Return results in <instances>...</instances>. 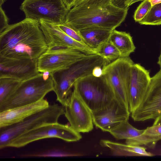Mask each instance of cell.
Segmentation results:
<instances>
[{"label":"cell","mask_w":161,"mask_h":161,"mask_svg":"<svg viewBox=\"0 0 161 161\" xmlns=\"http://www.w3.org/2000/svg\"><path fill=\"white\" fill-rule=\"evenodd\" d=\"M100 145L109 148L113 155L125 156L153 157L154 155L146 151V148L141 146H134L101 140Z\"/></svg>","instance_id":"d6986e66"},{"label":"cell","mask_w":161,"mask_h":161,"mask_svg":"<svg viewBox=\"0 0 161 161\" xmlns=\"http://www.w3.org/2000/svg\"><path fill=\"white\" fill-rule=\"evenodd\" d=\"M7 0H0V5L1 6Z\"/></svg>","instance_id":"74e56055"},{"label":"cell","mask_w":161,"mask_h":161,"mask_svg":"<svg viewBox=\"0 0 161 161\" xmlns=\"http://www.w3.org/2000/svg\"><path fill=\"white\" fill-rule=\"evenodd\" d=\"M74 90L92 113L105 107L115 97L114 92L103 75L97 77L92 74L77 80Z\"/></svg>","instance_id":"5b68a950"},{"label":"cell","mask_w":161,"mask_h":161,"mask_svg":"<svg viewBox=\"0 0 161 161\" xmlns=\"http://www.w3.org/2000/svg\"><path fill=\"white\" fill-rule=\"evenodd\" d=\"M130 113L129 109L115 97L109 104L92 115L96 127L109 132L122 122L128 120Z\"/></svg>","instance_id":"4fadbf2b"},{"label":"cell","mask_w":161,"mask_h":161,"mask_svg":"<svg viewBox=\"0 0 161 161\" xmlns=\"http://www.w3.org/2000/svg\"><path fill=\"white\" fill-rule=\"evenodd\" d=\"M20 81L10 78H0V103L8 97Z\"/></svg>","instance_id":"cb8c5ba5"},{"label":"cell","mask_w":161,"mask_h":161,"mask_svg":"<svg viewBox=\"0 0 161 161\" xmlns=\"http://www.w3.org/2000/svg\"><path fill=\"white\" fill-rule=\"evenodd\" d=\"M129 57H120L103 67V75L112 88L115 97L129 109L128 96L131 67Z\"/></svg>","instance_id":"52a82bcc"},{"label":"cell","mask_w":161,"mask_h":161,"mask_svg":"<svg viewBox=\"0 0 161 161\" xmlns=\"http://www.w3.org/2000/svg\"><path fill=\"white\" fill-rule=\"evenodd\" d=\"M64 112V106L54 103L21 122L0 128V148L8 147L13 141L27 132L43 125L58 122Z\"/></svg>","instance_id":"8992f818"},{"label":"cell","mask_w":161,"mask_h":161,"mask_svg":"<svg viewBox=\"0 0 161 161\" xmlns=\"http://www.w3.org/2000/svg\"><path fill=\"white\" fill-rule=\"evenodd\" d=\"M144 130L137 129L131 125L128 120L125 121L109 132L116 139H125L126 144L134 146L145 145L153 148L158 142L143 134Z\"/></svg>","instance_id":"e0dca14e"},{"label":"cell","mask_w":161,"mask_h":161,"mask_svg":"<svg viewBox=\"0 0 161 161\" xmlns=\"http://www.w3.org/2000/svg\"><path fill=\"white\" fill-rule=\"evenodd\" d=\"M128 9L119 8L112 3L79 11L70 9L64 23L77 31L90 27L113 31L125 20Z\"/></svg>","instance_id":"7a4b0ae2"},{"label":"cell","mask_w":161,"mask_h":161,"mask_svg":"<svg viewBox=\"0 0 161 161\" xmlns=\"http://www.w3.org/2000/svg\"><path fill=\"white\" fill-rule=\"evenodd\" d=\"M46 99L35 103L0 112V128L21 122L29 116L47 107Z\"/></svg>","instance_id":"ac0fdd59"},{"label":"cell","mask_w":161,"mask_h":161,"mask_svg":"<svg viewBox=\"0 0 161 161\" xmlns=\"http://www.w3.org/2000/svg\"><path fill=\"white\" fill-rule=\"evenodd\" d=\"M111 3V0H83L74 5L70 9L75 11H81L96 7L105 5Z\"/></svg>","instance_id":"d4e9b609"},{"label":"cell","mask_w":161,"mask_h":161,"mask_svg":"<svg viewBox=\"0 0 161 161\" xmlns=\"http://www.w3.org/2000/svg\"><path fill=\"white\" fill-rule=\"evenodd\" d=\"M109 40L119 51L121 57H129L136 49L130 33L115 29L112 31Z\"/></svg>","instance_id":"44dd1931"},{"label":"cell","mask_w":161,"mask_h":161,"mask_svg":"<svg viewBox=\"0 0 161 161\" xmlns=\"http://www.w3.org/2000/svg\"><path fill=\"white\" fill-rule=\"evenodd\" d=\"M154 120L153 125H161V115Z\"/></svg>","instance_id":"d6a6232c"},{"label":"cell","mask_w":161,"mask_h":161,"mask_svg":"<svg viewBox=\"0 0 161 161\" xmlns=\"http://www.w3.org/2000/svg\"><path fill=\"white\" fill-rule=\"evenodd\" d=\"M130 0H112V3L115 6L120 8H127V5Z\"/></svg>","instance_id":"f546056e"},{"label":"cell","mask_w":161,"mask_h":161,"mask_svg":"<svg viewBox=\"0 0 161 161\" xmlns=\"http://www.w3.org/2000/svg\"><path fill=\"white\" fill-rule=\"evenodd\" d=\"M138 23L144 25H161V3L152 5L145 16Z\"/></svg>","instance_id":"603a6c76"},{"label":"cell","mask_w":161,"mask_h":161,"mask_svg":"<svg viewBox=\"0 0 161 161\" xmlns=\"http://www.w3.org/2000/svg\"><path fill=\"white\" fill-rule=\"evenodd\" d=\"M39 22L26 18L0 33V56L38 59L48 49Z\"/></svg>","instance_id":"6da1fadb"},{"label":"cell","mask_w":161,"mask_h":161,"mask_svg":"<svg viewBox=\"0 0 161 161\" xmlns=\"http://www.w3.org/2000/svg\"><path fill=\"white\" fill-rule=\"evenodd\" d=\"M97 53L105 59L108 64L121 57L120 52L109 40L96 51Z\"/></svg>","instance_id":"7402d4cb"},{"label":"cell","mask_w":161,"mask_h":161,"mask_svg":"<svg viewBox=\"0 0 161 161\" xmlns=\"http://www.w3.org/2000/svg\"><path fill=\"white\" fill-rule=\"evenodd\" d=\"M149 71L139 64L131 66L128 92L129 110L130 113L139 105L150 83Z\"/></svg>","instance_id":"2e32d148"},{"label":"cell","mask_w":161,"mask_h":161,"mask_svg":"<svg viewBox=\"0 0 161 161\" xmlns=\"http://www.w3.org/2000/svg\"><path fill=\"white\" fill-rule=\"evenodd\" d=\"M56 25L60 29L69 36L78 42L86 45L78 31L64 23Z\"/></svg>","instance_id":"4316f807"},{"label":"cell","mask_w":161,"mask_h":161,"mask_svg":"<svg viewBox=\"0 0 161 161\" xmlns=\"http://www.w3.org/2000/svg\"><path fill=\"white\" fill-rule=\"evenodd\" d=\"M103 67L101 66H97L93 69L92 74L94 76L99 77L103 75Z\"/></svg>","instance_id":"4dcf8cb0"},{"label":"cell","mask_w":161,"mask_h":161,"mask_svg":"<svg viewBox=\"0 0 161 161\" xmlns=\"http://www.w3.org/2000/svg\"><path fill=\"white\" fill-rule=\"evenodd\" d=\"M90 55L72 48H48L38 58V71L52 73L64 70Z\"/></svg>","instance_id":"30bf717a"},{"label":"cell","mask_w":161,"mask_h":161,"mask_svg":"<svg viewBox=\"0 0 161 161\" xmlns=\"http://www.w3.org/2000/svg\"><path fill=\"white\" fill-rule=\"evenodd\" d=\"M83 0H76L75 2V3H74V5H76V4L78 3H80V2H81V1H82Z\"/></svg>","instance_id":"8d00e7d4"},{"label":"cell","mask_w":161,"mask_h":161,"mask_svg":"<svg viewBox=\"0 0 161 161\" xmlns=\"http://www.w3.org/2000/svg\"><path fill=\"white\" fill-rule=\"evenodd\" d=\"M112 31L100 27H90L78 31L86 45L96 52L97 49L109 40Z\"/></svg>","instance_id":"ffe728a7"},{"label":"cell","mask_w":161,"mask_h":161,"mask_svg":"<svg viewBox=\"0 0 161 161\" xmlns=\"http://www.w3.org/2000/svg\"><path fill=\"white\" fill-rule=\"evenodd\" d=\"M144 0H130V2L128 3L127 5V7L128 8L129 7L133 4L134 3L136 2L144 1Z\"/></svg>","instance_id":"836d02e7"},{"label":"cell","mask_w":161,"mask_h":161,"mask_svg":"<svg viewBox=\"0 0 161 161\" xmlns=\"http://www.w3.org/2000/svg\"><path fill=\"white\" fill-rule=\"evenodd\" d=\"M76 0H63L68 9L69 10L74 6Z\"/></svg>","instance_id":"1f68e13d"},{"label":"cell","mask_w":161,"mask_h":161,"mask_svg":"<svg viewBox=\"0 0 161 161\" xmlns=\"http://www.w3.org/2000/svg\"><path fill=\"white\" fill-rule=\"evenodd\" d=\"M82 136L69 125L58 123L43 125L27 132L17 137L8 147L19 148L32 142L47 138H56L67 142L78 141Z\"/></svg>","instance_id":"9c48e42d"},{"label":"cell","mask_w":161,"mask_h":161,"mask_svg":"<svg viewBox=\"0 0 161 161\" xmlns=\"http://www.w3.org/2000/svg\"><path fill=\"white\" fill-rule=\"evenodd\" d=\"M112 1V0H111V1Z\"/></svg>","instance_id":"f35d334b"},{"label":"cell","mask_w":161,"mask_h":161,"mask_svg":"<svg viewBox=\"0 0 161 161\" xmlns=\"http://www.w3.org/2000/svg\"><path fill=\"white\" fill-rule=\"evenodd\" d=\"M64 108V115L74 130L86 133L93 130L92 113L74 90Z\"/></svg>","instance_id":"7c38bea8"},{"label":"cell","mask_w":161,"mask_h":161,"mask_svg":"<svg viewBox=\"0 0 161 161\" xmlns=\"http://www.w3.org/2000/svg\"><path fill=\"white\" fill-rule=\"evenodd\" d=\"M0 33H1L9 25L8 24L9 19L2 6L0 8Z\"/></svg>","instance_id":"f1b7e54d"},{"label":"cell","mask_w":161,"mask_h":161,"mask_svg":"<svg viewBox=\"0 0 161 161\" xmlns=\"http://www.w3.org/2000/svg\"><path fill=\"white\" fill-rule=\"evenodd\" d=\"M108 64L105 59L99 54H91L67 69L51 73L57 100L65 107L69 101L72 92L71 89L77 80L92 74L95 67H103Z\"/></svg>","instance_id":"3957f363"},{"label":"cell","mask_w":161,"mask_h":161,"mask_svg":"<svg viewBox=\"0 0 161 161\" xmlns=\"http://www.w3.org/2000/svg\"><path fill=\"white\" fill-rule=\"evenodd\" d=\"M37 59H20L0 56V78L23 81L39 73Z\"/></svg>","instance_id":"9a60e30c"},{"label":"cell","mask_w":161,"mask_h":161,"mask_svg":"<svg viewBox=\"0 0 161 161\" xmlns=\"http://www.w3.org/2000/svg\"><path fill=\"white\" fill-rule=\"evenodd\" d=\"M53 90L51 75L46 79L42 73H39L21 81L8 97L0 103V112L37 102Z\"/></svg>","instance_id":"277c9868"},{"label":"cell","mask_w":161,"mask_h":161,"mask_svg":"<svg viewBox=\"0 0 161 161\" xmlns=\"http://www.w3.org/2000/svg\"><path fill=\"white\" fill-rule=\"evenodd\" d=\"M20 9L26 18L55 25L64 23L69 10L63 0H24Z\"/></svg>","instance_id":"ba28073f"},{"label":"cell","mask_w":161,"mask_h":161,"mask_svg":"<svg viewBox=\"0 0 161 161\" xmlns=\"http://www.w3.org/2000/svg\"><path fill=\"white\" fill-rule=\"evenodd\" d=\"M143 134L158 141L161 140V125H153L144 129Z\"/></svg>","instance_id":"83f0119b"},{"label":"cell","mask_w":161,"mask_h":161,"mask_svg":"<svg viewBox=\"0 0 161 161\" xmlns=\"http://www.w3.org/2000/svg\"><path fill=\"white\" fill-rule=\"evenodd\" d=\"M158 64L159 65L160 67V70L161 71V50L160 55L158 57Z\"/></svg>","instance_id":"d590c367"},{"label":"cell","mask_w":161,"mask_h":161,"mask_svg":"<svg viewBox=\"0 0 161 161\" xmlns=\"http://www.w3.org/2000/svg\"><path fill=\"white\" fill-rule=\"evenodd\" d=\"M161 115V71L151 77L150 83L138 107L131 113L134 121L155 119Z\"/></svg>","instance_id":"8fae6325"},{"label":"cell","mask_w":161,"mask_h":161,"mask_svg":"<svg viewBox=\"0 0 161 161\" xmlns=\"http://www.w3.org/2000/svg\"><path fill=\"white\" fill-rule=\"evenodd\" d=\"M40 28L48 48H69L78 49L87 55L97 54L88 46L75 40L60 29L56 25L41 20Z\"/></svg>","instance_id":"5bb4252c"},{"label":"cell","mask_w":161,"mask_h":161,"mask_svg":"<svg viewBox=\"0 0 161 161\" xmlns=\"http://www.w3.org/2000/svg\"><path fill=\"white\" fill-rule=\"evenodd\" d=\"M152 5L161 3V0H149Z\"/></svg>","instance_id":"e575fe53"},{"label":"cell","mask_w":161,"mask_h":161,"mask_svg":"<svg viewBox=\"0 0 161 161\" xmlns=\"http://www.w3.org/2000/svg\"><path fill=\"white\" fill-rule=\"evenodd\" d=\"M152 5L149 0H144L139 5L135 11L134 18L135 21L139 22L147 14Z\"/></svg>","instance_id":"484cf974"}]
</instances>
